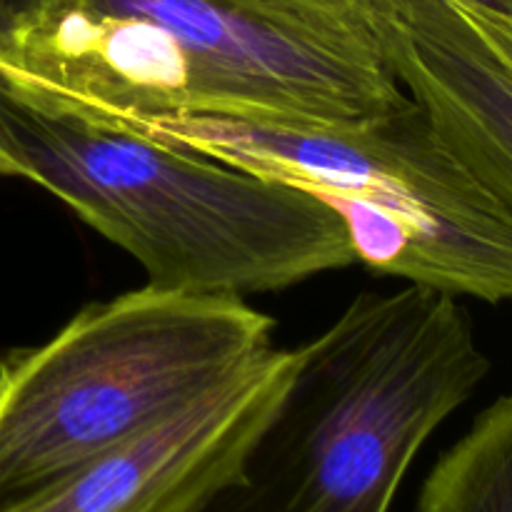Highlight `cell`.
Segmentation results:
<instances>
[{
	"mask_svg": "<svg viewBox=\"0 0 512 512\" xmlns=\"http://www.w3.org/2000/svg\"><path fill=\"white\" fill-rule=\"evenodd\" d=\"M268 350L170 418L3 512H193L238 475L293 380Z\"/></svg>",
	"mask_w": 512,
	"mask_h": 512,
	"instance_id": "obj_6",
	"label": "cell"
},
{
	"mask_svg": "<svg viewBox=\"0 0 512 512\" xmlns=\"http://www.w3.org/2000/svg\"><path fill=\"white\" fill-rule=\"evenodd\" d=\"M370 3L60 0L8 45L0 73L105 120H360L408 100L380 58Z\"/></svg>",
	"mask_w": 512,
	"mask_h": 512,
	"instance_id": "obj_1",
	"label": "cell"
},
{
	"mask_svg": "<svg viewBox=\"0 0 512 512\" xmlns=\"http://www.w3.org/2000/svg\"><path fill=\"white\" fill-rule=\"evenodd\" d=\"M458 3L468 5V8L480 10L485 15H493V18L508 20L512 23V0H458Z\"/></svg>",
	"mask_w": 512,
	"mask_h": 512,
	"instance_id": "obj_10",
	"label": "cell"
},
{
	"mask_svg": "<svg viewBox=\"0 0 512 512\" xmlns=\"http://www.w3.org/2000/svg\"><path fill=\"white\" fill-rule=\"evenodd\" d=\"M490 370L455 295L365 293L295 348L283 403L193 512H390L430 435Z\"/></svg>",
	"mask_w": 512,
	"mask_h": 512,
	"instance_id": "obj_3",
	"label": "cell"
},
{
	"mask_svg": "<svg viewBox=\"0 0 512 512\" xmlns=\"http://www.w3.org/2000/svg\"><path fill=\"white\" fill-rule=\"evenodd\" d=\"M0 143L18 178L133 255L153 288L240 298L358 263L343 218L315 195L95 118L3 73Z\"/></svg>",
	"mask_w": 512,
	"mask_h": 512,
	"instance_id": "obj_2",
	"label": "cell"
},
{
	"mask_svg": "<svg viewBox=\"0 0 512 512\" xmlns=\"http://www.w3.org/2000/svg\"><path fill=\"white\" fill-rule=\"evenodd\" d=\"M60 0H0V55L25 28L43 18Z\"/></svg>",
	"mask_w": 512,
	"mask_h": 512,
	"instance_id": "obj_9",
	"label": "cell"
},
{
	"mask_svg": "<svg viewBox=\"0 0 512 512\" xmlns=\"http://www.w3.org/2000/svg\"><path fill=\"white\" fill-rule=\"evenodd\" d=\"M238 295L145 285L0 360V512L145 433L273 350Z\"/></svg>",
	"mask_w": 512,
	"mask_h": 512,
	"instance_id": "obj_5",
	"label": "cell"
},
{
	"mask_svg": "<svg viewBox=\"0 0 512 512\" xmlns=\"http://www.w3.org/2000/svg\"><path fill=\"white\" fill-rule=\"evenodd\" d=\"M115 123L315 195L343 218L355 260L378 273L512 303V210L410 95L360 120L153 115Z\"/></svg>",
	"mask_w": 512,
	"mask_h": 512,
	"instance_id": "obj_4",
	"label": "cell"
},
{
	"mask_svg": "<svg viewBox=\"0 0 512 512\" xmlns=\"http://www.w3.org/2000/svg\"><path fill=\"white\" fill-rule=\"evenodd\" d=\"M0 175H15L18 178V173H15V165L10 163L8 153H5L3 143H0Z\"/></svg>",
	"mask_w": 512,
	"mask_h": 512,
	"instance_id": "obj_12",
	"label": "cell"
},
{
	"mask_svg": "<svg viewBox=\"0 0 512 512\" xmlns=\"http://www.w3.org/2000/svg\"><path fill=\"white\" fill-rule=\"evenodd\" d=\"M288 3H310V5H328V8H363L370 0H288Z\"/></svg>",
	"mask_w": 512,
	"mask_h": 512,
	"instance_id": "obj_11",
	"label": "cell"
},
{
	"mask_svg": "<svg viewBox=\"0 0 512 512\" xmlns=\"http://www.w3.org/2000/svg\"><path fill=\"white\" fill-rule=\"evenodd\" d=\"M418 512H512V390L435 463Z\"/></svg>",
	"mask_w": 512,
	"mask_h": 512,
	"instance_id": "obj_8",
	"label": "cell"
},
{
	"mask_svg": "<svg viewBox=\"0 0 512 512\" xmlns=\"http://www.w3.org/2000/svg\"><path fill=\"white\" fill-rule=\"evenodd\" d=\"M368 20L390 75L512 210V23L458 0H373Z\"/></svg>",
	"mask_w": 512,
	"mask_h": 512,
	"instance_id": "obj_7",
	"label": "cell"
}]
</instances>
